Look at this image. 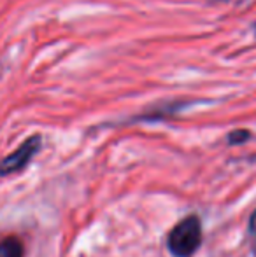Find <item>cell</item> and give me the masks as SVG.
I'll list each match as a JSON object with an SVG mask.
<instances>
[{
	"mask_svg": "<svg viewBox=\"0 0 256 257\" xmlns=\"http://www.w3.org/2000/svg\"><path fill=\"white\" fill-rule=\"evenodd\" d=\"M202 241V227L197 215L183 219L168 234V248L176 257H190Z\"/></svg>",
	"mask_w": 256,
	"mask_h": 257,
	"instance_id": "cell-1",
	"label": "cell"
},
{
	"mask_svg": "<svg viewBox=\"0 0 256 257\" xmlns=\"http://www.w3.org/2000/svg\"><path fill=\"white\" fill-rule=\"evenodd\" d=\"M41 142H42L41 137L34 135L28 140H25L13 154L4 158L2 161H0V177L11 175V173H16V172H20V170H23L25 166L32 161V158L39 153Z\"/></svg>",
	"mask_w": 256,
	"mask_h": 257,
	"instance_id": "cell-2",
	"label": "cell"
},
{
	"mask_svg": "<svg viewBox=\"0 0 256 257\" xmlns=\"http://www.w3.org/2000/svg\"><path fill=\"white\" fill-rule=\"evenodd\" d=\"M23 243L20 238L16 236H7L0 240V257H23Z\"/></svg>",
	"mask_w": 256,
	"mask_h": 257,
	"instance_id": "cell-3",
	"label": "cell"
},
{
	"mask_svg": "<svg viewBox=\"0 0 256 257\" xmlns=\"http://www.w3.org/2000/svg\"><path fill=\"white\" fill-rule=\"evenodd\" d=\"M247 139H249V133L244 132V130H239V132L230 133L228 142L230 144H240V142H244V140H247Z\"/></svg>",
	"mask_w": 256,
	"mask_h": 257,
	"instance_id": "cell-4",
	"label": "cell"
},
{
	"mask_svg": "<svg viewBox=\"0 0 256 257\" xmlns=\"http://www.w3.org/2000/svg\"><path fill=\"white\" fill-rule=\"evenodd\" d=\"M249 229L253 231V233L256 234V210L253 212V215H251V220H249Z\"/></svg>",
	"mask_w": 256,
	"mask_h": 257,
	"instance_id": "cell-5",
	"label": "cell"
}]
</instances>
